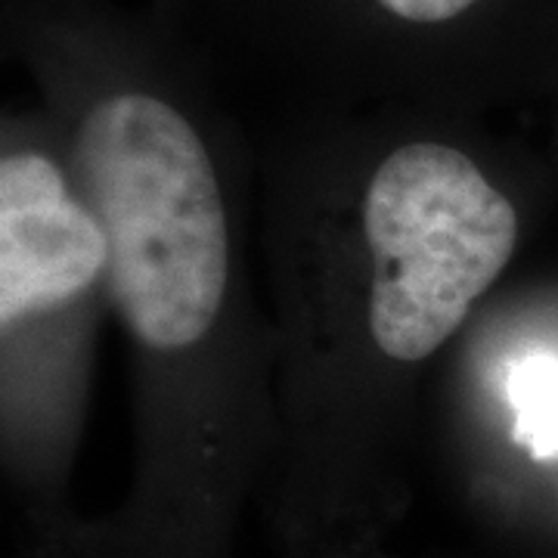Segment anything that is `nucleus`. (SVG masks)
<instances>
[{"label":"nucleus","mask_w":558,"mask_h":558,"mask_svg":"<svg viewBox=\"0 0 558 558\" xmlns=\"http://www.w3.org/2000/svg\"><path fill=\"white\" fill-rule=\"evenodd\" d=\"M366 326L381 357L416 366L453 339L519 242V211L457 146L416 140L363 190Z\"/></svg>","instance_id":"2"},{"label":"nucleus","mask_w":558,"mask_h":558,"mask_svg":"<svg viewBox=\"0 0 558 558\" xmlns=\"http://www.w3.org/2000/svg\"><path fill=\"white\" fill-rule=\"evenodd\" d=\"M376 3L398 20L435 25V22H450L462 16L475 0H376Z\"/></svg>","instance_id":"4"},{"label":"nucleus","mask_w":558,"mask_h":558,"mask_svg":"<svg viewBox=\"0 0 558 558\" xmlns=\"http://www.w3.org/2000/svg\"><path fill=\"white\" fill-rule=\"evenodd\" d=\"M112 267V245L87 196L38 149L0 161V326L81 299Z\"/></svg>","instance_id":"3"},{"label":"nucleus","mask_w":558,"mask_h":558,"mask_svg":"<svg viewBox=\"0 0 558 558\" xmlns=\"http://www.w3.org/2000/svg\"><path fill=\"white\" fill-rule=\"evenodd\" d=\"M75 161L131 336L153 354L202 344L227 301L230 220L196 128L159 97L112 94L81 121Z\"/></svg>","instance_id":"1"}]
</instances>
